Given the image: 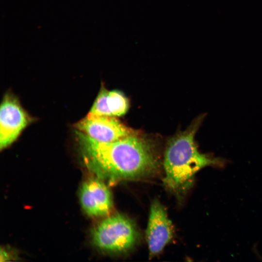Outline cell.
Masks as SVG:
<instances>
[{"instance_id":"6da1fadb","label":"cell","mask_w":262,"mask_h":262,"mask_svg":"<svg viewBox=\"0 0 262 262\" xmlns=\"http://www.w3.org/2000/svg\"><path fill=\"white\" fill-rule=\"evenodd\" d=\"M76 134L85 164L100 179L137 180L158 169L154 144L138 133L110 143L98 142L77 130Z\"/></svg>"},{"instance_id":"7a4b0ae2","label":"cell","mask_w":262,"mask_h":262,"mask_svg":"<svg viewBox=\"0 0 262 262\" xmlns=\"http://www.w3.org/2000/svg\"><path fill=\"white\" fill-rule=\"evenodd\" d=\"M203 119V115L199 116L186 130L175 134L167 142L164 157V181L168 189L179 196L190 187L199 170L222 162L200 152L197 148L195 137Z\"/></svg>"},{"instance_id":"3957f363","label":"cell","mask_w":262,"mask_h":262,"mask_svg":"<svg viewBox=\"0 0 262 262\" xmlns=\"http://www.w3.org/2000/svg\"><path fill=\"white\" fill-rule=\"evenodd\" d=\"M94 244L101 250L121 252L131 249L138 234L132 222L127 217L116 214L105 218L93 230Z\"/></svg>"},{"instance_id":"277c9868","label":"cell","mask_w":262,"mask_h":262,"mask_svg":"<svg viewBox=\"0 0 262 262\" xmlns=\"http://www.w3.org/2000/svg\"><path fill=\"white\" fill-rule=\"evenodd\" d=\"M77 130L93 140L110 143L137 134L115 117L97 115L88 113L75 125Z\"/></svg>"},{"instance_id":"5b68a950","label":"cell","mask_w":262,"mask_h":262,"mask_svg":"<svg viewBox=\"0 0 262 262\" xmlns=\"http://www.w3.org/2000/svg\"><path fill=\"white\" fill-rule=\"evenodd\" d=\"M32 121L18 99L12 94L3 97L0 109V148L11 145Z\"/></svg>"},{"instance_id":"8992f818","label":"cell","mask_w":262,"mask_h":262,"mask_svg":"<svg viewBox=\"0 0 262 262\" xmlns=\"http://www.w3.org/2000/svg\"><path fill=\"white\" fill-rule=\"evenodd\" d=\"M172 224L163 205L157 200L151 205L146 230V238L150 255L160 253L172 239Z\"/></svg>"},{"instance_id":"52a82bcc","label":"cell","mask_w":262,"mask_h":262,"mask_svg":"<svg viewBox=\"0 0 262 262\" xmlns=\"http://www.w3.org/2000/svg\"><path fill=\"white\" fill-rule=\"evenodd\" d=\"M80 197L82 208L89 216L107 215L112 207L110 191L98 178L90 179L82 184Z\"/></svg>"},{"instance_id":"ba28073f","label":"cell","mask_w":262,"mask_h":262,"mask_svg":"<svg viewBox=\"0 0 262 262\" xmlns=\"http://www.w3.org/2000/svg\"><path fill=\"white\" fill-rule=\"evenodd\" d=\"M129 107L128 99L121 91L101 87L89 113L115 117L126 114Z\"/></svg>"}]
</instances>
